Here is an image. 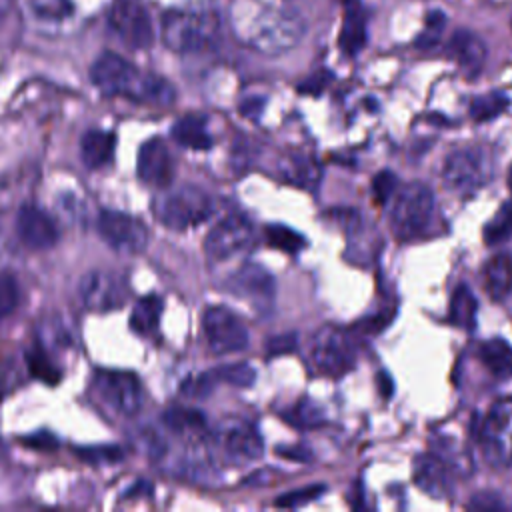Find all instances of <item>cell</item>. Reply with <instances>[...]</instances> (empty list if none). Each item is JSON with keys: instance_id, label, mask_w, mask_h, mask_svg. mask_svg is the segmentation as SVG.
<instances>
[{"instance_id": "obj_19", "label": "cell", "mask_w": 512, "mask_h": 512, "mask_svg": "<svg viewBox=\"0 0 512 512\" xmlns=\"http://www.w3.org/2000/svg\"><path fill=\"white\" fill-rule=\"evenodd\" d=\"M222 446L236 462L258 460L264 454V440L250 422H232L222 436Z\"/></svg>"}, {"instance_id": "obj_28", "label": "cell", "mask_w": 512, "mask_h": 512, "mask_svg": "<svg viewBox=\"0 0 512 512\" xmlns=\"http://www.w3.org/2000/svg\"><path fill=\"white\" fill-rule=\"evenodd\" d=\"M478 312V300L466 284H460L450 300V322L458 328H474Z\"/></svg>"}, {"instance_id": "obj_49", "label": "cell", "mask_w": 512, "mask_h": 512, "mask_svg": "<svg viewBox=\"0 0 512 512\" xmlns=\"http://www.w3.org/2000/svg\"><path fill=\"white\" fill-rule=\"evenodd\" d=\"M10 8H12V0H0V24H2L4 18L8 16Z\"/></svg>"}, {"instance_id": "obj_45", "label": "cell", "mask_w": 512, "mask_h": 512, "mask_svg": "<svg viewBox=\"0 0 512 512\" xmlns=\"http://www.w3.org/2000/svg\"><path fill=\"white\" fill-rule=\"evenodd\" d=\"M22 442L32 446V448H38V450H52L58 444V440L50 432H36L32 436L24 438Z\"/></svg>"}, {"instance_id": "obj_24", "label": "cell", "mask_w": 512, "mask_h": 512, "mask_svg": "<svg viewBox=\"0 0 512 512\" xmlns=\"http://www.w3.org/2000/svg\"><path fill=\"white\" fill-rule=\"evenodd\" d=\"M364 44H366V24H364V14L360 10V4L358 0H346V16L340 32V48L348 56H354L364 48Z\"/></svg>"}, {"instance_id": "obj_11", "label": "cell", "mask_w": 512, "mask_h": 512, "mask_svg": "<svg viewBox=\"0 0 512 512\" xmlns=\"http://www.w3.org/2000/svg\"><path fill=\"white\" fill-rule=\"evenodd\" d=\"M94 388L104 404L118 414L134 416L142 406V386L132 372L98 370L94 376Z\"/></svg>"}, {"instance_id": "obj_18", "label": "cell", "mask_w": 512, "mask_h": 512, "mask_svg": "<svg viewBox=\"0 0 512 512\" xmlns=\"http://www.w3.org/2000/svg\"><path fill=\"white\" fill-rule=\"evenodd\" d=\"M450 468L434 454H418L412 464L414 484L432 498H446L450 494Z\"/></svg>"}, {"instance_id": "obj_12", "label": "cell", "mask_w": 512, "mask_h": 512, "mask_svg": "<svg viewBox=\"0 0 512 512\" xmlns=\"http://www.w3.org/2000/svg\"><path fill=\"white\" fill-rule=\"evenodd\" d=\"M98 232L110 248L122 254H138L148 244V228L144 222L118 210L100 212Z\"/></svg>"}, {"instance_id": "obj_47", "label": "cell", "mask_w": 512, "mask_h": 512, "mask_svg": "<svg viewBox=\"0 0 512 512\" xmlns=\"http://www.w3.org/2000/svg\"><path fill=\"white\" fill-rule=\"evenodd\" d=\"M376 384H378V392H380V396H382L384 400L392 396V392H394V384H392V378H390V374H388V372H378V376H376Z\"/></svg>"}, {"instance_id": "obj_14", "label": "cell", "mask_w": 512, "mask_h": 512, "mask_svg": "<svg viewBox=\"0 0 512 512\" xmlns=\"http://www.w3.org/2000/svg\"><path fill=\"white\" fill-rule=\"evenodd\" d=\"M126 284L112 272L92 270L86 272L78 284V296L88 310L108 312L120 308L126 300Z\"/></svg>"}, {"instance_id": "obj_26", "label": "cell", "mask_w": 512, "mask_h": 512, "mask_svg": "<svg viewBox=\"0 0 512 512\" xmlns=\"http://www.w3.org/2000/svg\"><path fill=\"white\" fill-rule=\"evenodd\" d=\"M478 356L496 378L504 380L512 376V346L506 340L490 338L482 342L478 348Z\"/></svg>"}, {"instance_id": "obj_40", "label": "cell", "mask_w": 512, "mask_h": 512, "mask_svg": "<svg viewBox=\"0 0 512 512\" xmlns=\"http://www.w3.org/2000/svg\"><path fill=\"white\" fill-rule=\"evenodd\" d=\"M214 380H218L214 372L188 376V378L182 380V384H180V394H184V396H188V398H204V396H208V394L212 392Z\"/></svg>"}, {"instance_id": "obj_31", "label": "cell", "mask_w": 512, "mask_h": 512, "mask_svg": "<svg viewBox=\"0 0 512 512\" xmlns=\"http://www.w3.org/2000/svg\"><path fill=\"white\" fill-rule=\"evenodd\" d=\"M484 242L488 246L500 244L512 236V202H504L500 210L484 226Z\"/></svg>"}, {"instance_id": "obj_37", "label": "cell", "mask_w": 512, "mask_h": 512, "mask_svg": "<svg viewBox=\"0 0 512 512\" xmlns=\"http://www.w3.org/2000/svg\"><path fill=\"white\" fill-rule=\"evenodd\" d=\"M444 24H446L444 12L432 10V12L426 16L424 30H422V32L418 34V38H416V46H418L420 50L432 48V46L440 40V34H442V30H444Z\"/></svg>"}, {"instance_id": "obj_27", "label": "cell", "mask_w": 512, "mask_h": 512, "mask_svg": "<svg viewBox=\"0 0 512 512\" xmlns=\"http://www.w3.org/2000/svg\"><path fill=\"white\" fill-rule=\"evenodd\" d=\"M162 310H164V302L160 296H156V294L142 296L134 304V310L130 314V328L142 336L154 334L160 326Z\"/></svg>"}, {"instance_id": "obj_32", "label": "cell", "mask_w": 512, "mask_h": 512, "mask_svg": "<svg viewBox=\"0 0 512 512\" xmlns=\"http://www.w3.org/2000/svg\"><path fill=\"white\" fill-rule=\"evenodd\" d=\"M30 12L38 22L58 24L72 16V2L70 0H28Z\"/></svg>"}, {"instance_id": "obj_2", "label": "cell", "mask_w": 512, "mask_h": 512, "mask_svg": "<svg viewBox=\"0 0 512 512\" xmlns=\"http://www.w3.org/2000/svg\"><path fill=\"white\" fill-rule=\"evenodd\" d=\"M90 78L102 94L126 96L146 104L166 106L172 104L176 96L172 84L162 76L144 72L114 52H104L94 60Z\"/></svg>"}, {"instance_id": "obj_43", "label": "cell", "mask_w": 512, "mask_h": 512, "mask_svg": "<svg viewBox=\"0 0 512 512\" xmlns=\"http://www.w3.org/2000/svg\"><path fill=\"white\" fill-rule=\"evenodd\" d=\"M78 456L84 460H90L94 464L98 462H118L124 458V452L120 446H88V448H78Z\"/></svg>"}, {"instance_id": "obj_23", "label": "cell", "mask_w": 512, "mask_h": 512, "mask_svg": "<svg viewBox=\"0 0 512 512\" xmlns=\"http://www.w3.org/2000/svg\"><path fill=\"white\" fill-rule=\"evenodd\" d=\"M432 452L458 476H468L472 472V456L466 444L458 442L448 434H438L432 442Z\"/></svg>"}, {"instance_id": "obj_50", "label": "cell", "mask_w": 512, "mask_h": 512, "mask_svg": "<svg viewBox=\"0 0 512 512\" xmlns=\"http://www.w3.org/2000/svg\"><path fill=\"white\" fill-rule=\"evenodd\" d=\"M6 456V446H4V442H2V438H0V460Z\"/></svg>"}, {"instance_id": "obj_1", "label": "cell", "mask_w": 512, "mask_h": 512, "mask_svg": "<svg viewBox=\"0 0 512 512\" xmlns=\"http://www.w3.org/2000/svg\"><path fill=\"white\" fill-rule=\"evenodd\" d=\"M230 26L238 42L264 56L292 50L306 32L300 12L260 0H232Z\"/></svg>"}, {"instance_id": "obj_25", "label": "cell", "mask_w": 512, "mask_h": 512, "mask_svg": "<svg viewBox=\"0 0 512 512\" xmlns=\"http://www.w3.org/2000/svg\"><path fill=\"white\" fill-rule=\"evenodd\" d=\"M172 138L190 150H208L212 146V136L206 130V122L196 114L176 120L172 126Z\"/></svg>"}, {"instance_id": "obj_29", "label": "cell", "mask_w": 512, "mask_h": 512, "mask_svg": "<svg viewBox=\"0 0 512 512\" xmlns=\"http://www.w3.org/2000/svg\"><path fill=\"white\" fill-rule=\"evenodd\" d=\"M162 422L178 434H202L206 418L200 410L188 406H172L162 414Z\"/></svg>"}, {"instance_id": "obj_20", "label": "cell", "mask_w": 512, "mask_h": 512, "mask_svg": "<svg viewBox=\"0 0 512 512\" xmlns=\"http://www.w3.org/2000/svg\"><path fill=\"white\" fill-rule=\"evenodd\" d=\"M446 52L466 76H476L486 60V46L482 38L470 30H456L448 40Z\"/></svg>"}, {"instance_id": "obj_51", "label": "cell", "mask_w": 512, "mask_h": 512, "mask_svg": "<svg viewBox=\"0 0 512 512\" xmlns=\"http://www.w3.org/2000/svg\"><path fill=\"white\" fill-rule=\"evenodd\" d=\"M508 188H510V192H512V166H510V170H508Z\"/></svg>"}, {"instance_id": "obj_42", "label": "cell", "mask_w": 512, "mask_h": 512, "mask_svg": "<svg viewBox=\"0 0 512 512\" xmlns=\"http://www.w3.org/2000/svg\"><path fill=\"white\" fill-rule=\"evenodd\" d=\"M396 174L392 170H380L372 180V196L378 204H384L396 190Z\"/></svg>"}, {"instance_id": "obj_48", "label": "cell", "mask_w": 512, "mask_h": 512, "mask_svg": "<svg viewBox=\"0 0 512 512\" xmlns=\"http://www.w3.org/2000/svg\"><path fill=\"white\" fill-rule=\"evenodd\" d=\"M324 84H326V80L318 74V76L310 78L306 84H302V86H300V90H302V92H314V94H318V92L322 90V86H324Z\"/></svg>"}, {"instance_id": "obj_8", "label": "cell", "mask_w": 512, "mask_h": 512, "mask_svg": "<svg viewBox=\"0 0 512 512\" xmlns=\"http://www.w3.org/2000/svg\"><path fill=\"white\" fill-rule=\"evenodd\" d=\"M480 448L494 468L512 466V398H502L482 420Z\"/></svg>"}, {"instance_id": "obj_34", "label": "cell", "mask_w": 512, "mask_h": 512, "mask_svg": "<svg viewBox=\"0 0 512 512\" xmlns=\"http://www.w3.org/2000/svg\"><path fill=\"white\" fill-rule=\"evenodd\" d=\"M284 418L288 422H292L294 426H300V428H314L318 424L324 422V412L318 404H314L312 400H300L298 404H294L286 414Z\"/></svg>"}, {"instance_id": "obj_39", "label": "cell", "mask_w": 512, "mask_h": 512, "mask_svg": "<svg viewBox=\"0 0 512 512\" xmlns=\"http://www.w3.org/2000/svg\"><path fill=\"white\" fill-rule=\"evenodd\" d=\"M324 490H326V486H322V484H310V486H304V488H298V490H290V492L282 494L276 500V506H280V508H298V506H304V504L316 500Z\"/></svg>"}, {"instance_id": "obj_17", "label": "cell", "mask_w": 512, "mask_h": 512, "mask_svg": "<svg viewBox=\"0 0 512 512\" xmlns=\"http://www.w3.org/2000/svg\"><path fill=\"white\" fill-rule=\"evenodd\" d=\"M16 232L22 244L32 250H48L58 242V230L54 220L40 208L26 204L18 210Z\"/></svg>"}, {"instance_id": "obj_4", "label": "cell", "mask_w": 512, "mask_h": 512, "mask_svg": "<svg viewBox=\"0 0 512 512\" xmlns=\"http://www.w3.org/2000/svg\"><path fill=\"white\" fill-rule=\"evenodd\" d=\"M434 212V194L422 182H408L396 194L392 212H390V228L394 236L402 242L414 240L422 236L432 220Z\"/></svg>"}, {"instance_id": "obj_21", "label": "cell", "mask_w": 512, "mask_h": 512, "mask_svg": "<svg viewBox=\"0 0 512 512\" xmlns=\"http://www.w3.org/2000/svg\"><path fill=\"white\" fill-rule=\"evenodd\" d=\"M484 290L492 300H504L512 292V256L498 252L482 268Z\"/></svg>"}, {"instance_id": "obj_15", "label": "cell", "mask_w": 512, "mask_h": 512, "mask_svg": "<svg viewBox=\"0 0 512 512\" xmlns=\"http://www.w3.org/2000/svg\"><path fill=\"white\" fill-rule=\"evenodd\" d=\"M228 288L234 296L248 300L250 304H254L260 310L270 308V304L274 302V296H276V282H274L272 274L264 266L254 264V262L240 266L234 272V276L230 278Z\"/></svg>"}, {"instance_id": "obj_3", "label": "cell", "mask_w": 512, "mask_h": 512, "mask_svg": "<svg viewBox=\"0 0 512 512\" xmlns=\"http://www.w3.org/2000/svg\"><path fill=\"white\" fill-rule=\"evenodd\" d=\"M220 22L212 10H168L160 20V36L166 48L178 54L208 50L218 40Z\"/></svg>"}, {"instance_id": "obj_38", "label": "cell", "mask_w": 512, "mask_h": 512, "mask_svg": "<svg viewBox=\"0 0 512 512\" xmlns=\"http://www.w3.org/2000/svg\"><path fill=\"white\" fill-rule=\"evenodd\" d=\"M18 298V280L8 270H0V318L8 316L18 306Z\"/></svg>"}, {"instance_id": "obj_9", "label": "cell", "mask_w": 512, "mask_h": 512, "mask_svg": "<svg viewBox=\"0 0 512 512\" xmlns=\"http://www.w3.org/2000/svg\"><path fill=\"white\" fill-rule=\"evenodd\" d=\"M110 28L132 50L150 48L154 42V26L138 0H116L108 14Z\"/></svg>"}, {"instance_id": "obj_7", "label": "cell", "mask_w": 512, "mask_h": 512, "mask_svg": "<svg viewBox=\"0 0 512 512\" xmlns=\"http://www.w3.org/2000/svg\"><path fill=\"white\" fill-rule=\"evenodd\" d=\"M310 358L318 372L342 376L354 368L356 348L352 336L338 326H322L310 342Z\"/></svg>"}, {"instance_id": "obj_46", "label": "cell", "mask_w": 512, "mask_h": 512, "mask_svg": "<svg viewBox=\"0 0 512 512\" xmlns=\"http://www.w3.org/2000/svg\"><path fill=\"white\" fill-rule=\"evenodd\" d=\"M468 508H476V510H484V508H490V510H496V508H502L498 496L494 494H476L472 498V502L468 504Z\"/></svg>"}, {"instance_id": "obj_16", "label": "cell", "mask_w": 512, "mask_h": 512, "mask_svg": "<svg viewBox=\"0 0 512 512\" xmlns=\"http://www.w3.org/2000/svg\"><path fill=\"white\" fill-rule=\"evenodd\" d=\"M138 178L152 188H166L174 176V160L162 138H148L136 160Z\"/></svg>"}, {"instance_id": "obj_41", "label": "cell", "mask_w": 512, "mask_h": 512, "mask_svg": "<svg viewBox=\"0 0 512 512\" xmlns=\"http://www.w3.org/2000/svg\"><path fill=\"white\" fill-rule=\"evenodd\" d=\"M318 168L314 162L310 160H290V168L286 170V176L292 178L296 184L300 186H314V182L318 180Z\"/></svg>"}, {"instance_id": "obj_36", "label": "cell", "mask_w": 512, "mask_h": 512, "mask_svg": "<svg viewBox=\"0 0 512 512\" xmlns=\"http://www.w3.org/2000/svg\"><path fill=\"white\" fill-rule=\"evenodd\" d=\"M218 380H224L228 384L246 388L252 386L256 380V370L248 364V362H236V364H228V366H220L214 370Z\"/></svg>"}, {"instance_id": "obj_13", "label": "cell", "mask_w": 512, "mask_h": 512, "mask_svg": "<svg viewBox=\"0 0 512 512\" xmlns=\"http://www.w3.org/2000/svg\"><path fill=\"white\" fill-rule=\"evenodd\" d=\"M254 238L252 224L242 214H228L206 236L204 252L210 260H228L250 246Z\"/></svg>"}, {"instance_id": "obj_10", "label": "cell", "mask_w": 512, "mask_h": 512, "mask_svg": "<svg viewBox=\"0 0 512 512\" xmlns=\"http://www.w3.org/2000/svg\"><path fill=\"white\" fill-rule=\"evenodd\" d=\"M202 328L210 350L216 354L244 350L250 342L248 330L242 320L224 306H210L204 312Z\"/></svg>"}, {"instance_id": "obj_5", "label": "cell", "mask_w": 512, "mask_h": 512, "mask_svg": "<svg viewBox=\"0 0 512 512\" xmlns=\"http://www.w3.org/2000/svg\"><path fill=\"white\" fill-rule=\"evenodd\" d=\"M154 216L170 230H188L212 214L210 196L198 186H180L154 200Z\"/></svg>"}, {"instance_id": "obj_35", "label": "cell", "mask_w": 512, "mask_h": 512, "mask_svg": "<svg viewBox=\"0 0 512 512\" xmlns=\"http://www.w3.org/2000/svg\"><path fill=\"white\" fill-rule=\"evenodd\" d=\"M28 368L30 372L48 382V384H56L60 380V372H58V366L48 358V352L44 350V346H36L34 350L28 352Z\"/></svg>"}, {"instance_id": "obj_33", "label": "cell", "mask_w": 512, "mask_h": 512, "mask_svg": "<svg viewBox=\"0 0 512 512\" xmlns=\"http://www.w3.org/2000/svg\"><path fill=\"white\" fill-rule=\"evenodd\" d=\"M508 108V98L502 92H488L484 96H478L470 104V116L476 122H488L500 116Z\"/></svg>"}, {"instance_id": "obj_44", "label": "cell", "mask_w": 512, "mask_h": 512, "mask_svg": "<svg viewBox=\"0 0 512 512\" xmlns=\"http://www.w3.org/2000/svg\"><path fill=\"white\" fill-rule=\"evenodd\" d=\"M298 344V336L294 332H286V334H276L268 340L266 350L270 356H278V354H288L296 348Z\"/></svg>"}, {"instance_id": "obj_6", "label": "cell", "mask_w": 512, "mask_h": 512, "mask_svg": "<svg viewBox=\"0 0 512 512\" xmlns=\"http://www.w3.org/2000/svg\"><path fill=\"white\" fill-rule=\"evenodd\" d=\"M492 152L484 146H464L448 154L442 168L444 184L460 194L474 192L492 178Z\"/></svg>"}, {"instance_id": "obj_22", "label": "cell", "mask_w": 512, "mask_h": 512, "mask_svg": "<svg viewBox=\"0 0 512 512\" xmlns=\"http://www.w3.org/2000/svg\"><path fill=\"white\" fill-rule=\"evenodd\" d=\"M116 138L112 132L90 130L80 140V158L86 168H102L114 154Z\"/></svg>"}, {"instance_id": "obj_30", "label": "cell", "mask_w": 512, "mask_h": 512, "mask_svg": "<svg viewBox=\"0 0 512 512\" xmlns=\"http://www.w3.org/2000/svg\"><path fill=\"white\" fill-rule=\"evenodd\" d=\"M264 236L272 248L286 254H298L306 246V238L286 224H268Z\"/></svg>"}]
</instances>
